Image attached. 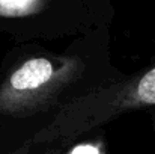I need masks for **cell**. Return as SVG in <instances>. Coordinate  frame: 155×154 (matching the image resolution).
Instances as JSON below:
<instances>
[{
    "instance_id": "1",
    "label": "cell",
    "mask_w": 155,
    "mask_h": 154,
    "mask_svg": "<svg viewBox=\"0 0 155 154\" xmlns=\"http://www.w3.org/2000/svg\"><path fill=\"white\" fill-rule=\"evenodd\" d=\"M81 74L77 57L35 56L23 60L0 85V116H32L56 101Z\"/></svg>"
},
{
    "instance_id": "3",
    "label": "cell",
    "mask_w": 155,
    "mask_h": 154,
    "mask_svg": "<svg viewBox=\"0 0 155 154\" xmlns=\"http://www.w3.org/2000/svg\"><path fill=\"white\" fill-rule=\"evenodd\" d=\"M69 154H103V153H101V148H100L98 145H94V144H81V145H78V147H74Z\"/></svg>"
},
{
    "instance_id": "2",
    "label": "cell",
    "mask_w": 155,
    "mask_h": 154,
    "mask_svg": "<svg viewBox=\"0 0 155 154\" xmlns=\"http://www.w3.org/2000/svg\"><path fill=\"white\" fill-rule=\"evenodd\" d=\"M39 0H0V14L23 15L33 12Z\"/></svg>"
}]
</instances>
